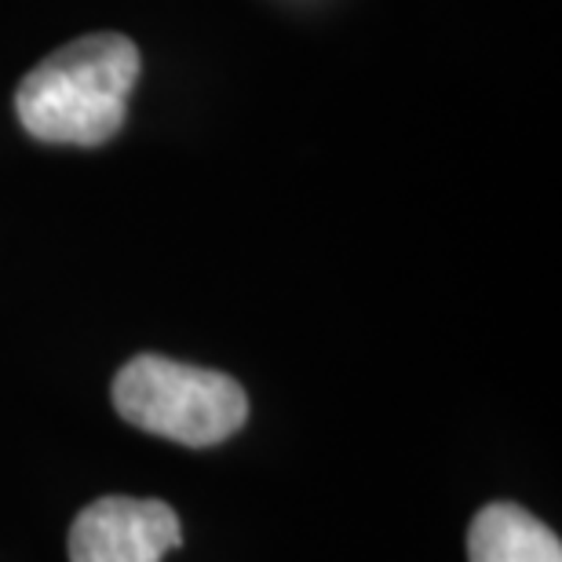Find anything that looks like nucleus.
Listing matches in <instances>:
<instances>
[{
    "label": "nucleus",
    "instance_id": "nucleus-2",
    "mask_svg": "<svg viewBox=\"0 0 562 562\" xmlns=\"http://www.w3.org/2000/svg\"><path fill=\"white\" fill-rule=\"evenodd\" d=\"M114 406L139 431L179 446H216L249 420L238 380L216 369L139 355L114 380Z\"/></svg>",
    "mask_w": 562,
    "mask_h": 562
},
{
    "label": "nucleus",
    "instance_id": "nucleus-4",
    "mask_svg": "<svg viewBox=\"0 0 562 562\" xmlns=\"http://www.w3.org/2000/svg\"><path fill=\"white\" fill-rule=\"evenodd\" d=\"M471 562H562L559 537L519 504H486L468 530Z\"/></svg>",
    "mask_w": 562,
    "mask_h": 562
},
{
    "label": "nucleus",
    "instance_id": "nucleus-3",
    "mask_svg": "<svg viewBox=\"0 0 562 562\" xmlns=\"http://www.w3.org/2000/svg\"><path fill=\"white\" fill-rule=\"evenodd\" d=\"M179 544L183 526L165 501L99 497L74 519L70 562H161Z\"/></svg>",
    "mask_w": 562,
    "mask_h": 562
},
{
    "label": "nucleus",
    "instance_id": "nucleus-1",
    "mask_svg": "<svg viewBox=\"0 0 562 562\" xmlns=\"http://www.w3.org/2000/svg\"><path fill=\"white\" fill-rule=\"evenodd\" d=\"M139 74V48L125 33H88L22 77L15 114L41 143L103 146L125 125Z\"/></svg>",
    "mask_w": 562,
    "mask_h": 562
}]
</instances>
